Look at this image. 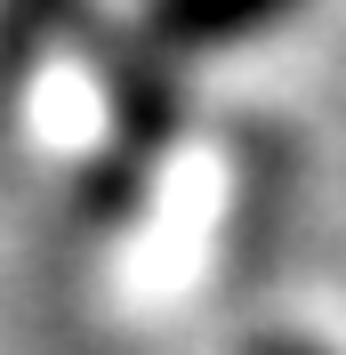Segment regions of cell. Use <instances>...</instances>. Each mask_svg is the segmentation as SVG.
Here are the masks:
<instances>
[{
    "mask_svg": "<svg viewBox=\"0 0 346 355\" xmlns=\"http://www.w3.org/2000/svg\"><path fill=\"white\" fill-rule=\"evenodd\" d=\"M250 355H338V347H322V339H306V331H258Z\"/></svg>",
    "mask_w": 346,
    "mask_h": 355,
    "instance_id": "cell-2",
    "label": "cell"
},
{
    "mask_svg": "<svg viewBox=\"0 0 346 355\" xmlns=\"http://www.w3.org/2000/svg\"><path fill=\"white\" fill-rule=\"evenodd\" d=\"M290 8L298 0H145V33L177 57H217V49L282 33Z\"/></svg>",
    "mask_w": 346,
    "mask_h": 355,
    "instance_id": "cell-1",
    "label": "cell"
}]
</instances>
